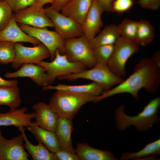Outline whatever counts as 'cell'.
Instances as JSON below:
<instances>
[{"instance_id":"9c48e42d","label":"cell","mask_w":160,"mask_h":160,"mask_svg":"<svg viewBox=\"0 0 160 160\" xmlns=\"http://www.w3.org/2000/svg\"><path fill=\"white\" fill-rule=\"evenodd\" d=\"M14 48L15 56L12 66L16 69L25 63L38 64L50 56L49 50L41 43L33 47H28L16 43Z\"/></svg>"},{"instance_id":"6da1fadb","label":"cell","mask_w":160,"mask_h":160,"mask_svg":"<svg viewBox=\"0 0 160 160\" xmlns=\"http://www.w3.org/2000/svg\"><path fill=\"white\" fill-rule=\"evenodd\" d=\"M159 67L148 58L141 59L135 65L133 73L126 79L115 87L104 91L95 96L93 101L97 102L115 95L127 93L137 100L139 91L144 89L149 93H154L158 89L160 83Z\"/></svg>"},{"instance_id":"ac0fdd59","label":"cell","mask_w":160,"mask_h":160,"mask_svg":"<svg viewBox=\"0 0 160 160\" xmlns=\"http://www.w3.org/2000/svg\"><path fill=\"white\" fill-rule=\"evenodd\" d=\"M73 131L72 119L59 116L55 133L61 149L76 153L71 139Z\"/></svg>"},{"instance_id":"4316f807","label":"cell","mask_w":160,"mask_h":160,"mask_svg":"<svg viewBox=\"0 0 160 160\" xmlns=\"http://www.w3.org/2000/svg\"><path fill=\"white\" fill-rule=\"evenodd\" d=\"M160 153V139L147 144L142 149L136 152H129L123 153L121 160L136 159L156 155Z\"/></svg>"},{"instance_id":"277c9868","label":"cell","mask_w":160,"mask_h":160,"mask_svg":"<svg viewBox=\"0 0 160 160\" xmlns=\"http://www.w3.org/2000/svg\"><path fill=\"white\" fill-rule=\"evenodd\" d=\"M57 78L59 80L70 81L81 79L89 80L100 85L103 91L110 89L124 80L113 73L108 64H99L89 70L86 69L78 73L60 76Z\"/></svg>"},{"instance_id":"4fadbf2b","label":"cell","mask_w":160,"mask_h":160,"mask_svg":"<svg viewBox=\"0 0 160 160\" xmlns=\"http://www.w3.org/2000/svg\"><path fill=\"white\" fill-rule=\"evenodd\" d=\"M4 76L7 78L28 77L37 85L42 87L49 84L45 69L41 66L33 63L23 64L17 71L7 72Z\"/></svg>"},{"instance_id":"e0dca14e","label":"cell","mask_w":160,"mask_h":160,"mask_svg":"<svg viewBox=\"0 0 160 160\" xmlns=\"http://www.w3.org/2000/svg\"><path fill=\"white\" fill-rule=\"evenodd\" d=\"M14 14L7 26L0 31V41H7L14 43L28 42L34 45L41 43L23 31L18 25Z\"/></svg>"},{"instance_id":"7c38bea8","label":"cell","mask_w":160,"mask_h":160,"mask_svg":"<svg viewBox=\"0 0 160 160\" xmlns=\"http://www.w3.org/2000/svg\"><path fill=\"white\" fill-rule=\"evenodd\" d=\"M22 133L11 140L4 137L0 129V160H28Z\"/></svg>"},{"instance_id":"ab89813d","label":"cell","mask_w":160,"mask_h":160,"mask_svg":"<svg viewBox=\"0 0 160 160\" xmlns=\"http://www.w3.org/2000/svg\"><path fill=\"white\" fill-rule=\"evenodd\" d=\"M151 59L156 65L160 67V52H155L153 55Z\"/></svg>"},{"instance_id":"4dcf8cb0","label":"cell","mask_w":160,"mask_h":160,"mask_svg":"<svg viewBox=\"0 0 160 160\" xmlns=\"http://www.w3.org/2000/svg\"><path fill=\"white\" fill-rule=\"evenodd\" d=\"M13 12L5 0H0V31L8 24L13 15Z\"/></svg>"},{"instance_id":"484cf974","label":"cell","mask_w":160,"mask_h":160,"mask_svg":"<svg viewBox=\"0 0 160 160\" xmlns=\"http://www.w3.org/2000/svg\"><path fill=\"white\" fill-rule=\"evenodd\" d=\"M154 36V29L148 21L141 19L138 21L135 40L137 44L146 46L153 41Z\"/></svg>"},{"instance_id":"7a4b0ae2","label":"cell","mask_w":160,"mask_h":160,"mask_svg":"<svg viewBox=\"0 0 160 160\" xmlns=\"http://www.w3.org/2000/svg\"><path fill=\"white\" fill-rule=\"evenodd\" d=\"M160 106V98L156 97L151 100L137 115L130 116L125 113L124 107L121 105L115 112L117 127L120 130H124L132 125L141 132L148 129L159 120L157 113Z\"/></svg>"},{"instance_id":"d590c367","label":"cell","mask_w":160,"mask_h":160,"mask_svg":"<svg viewBox=\"0 0 160 160\" xmlns=\"http://www.w3.org/2000/svg\"><path fill=\"white\" fill-rule=\"evenodd\" d=\"M71 0H54L50 7L54 10L60 12L62 8Z\"/></svg>"},{"instance_id":"7402d4cb","label":"cell","mask_w":160,"mask_h":160,"mask_svg":"<svg viewBox=\"0 0 160 160\" xmlns=\"http://www.w3.org/2000/svg\"><path fill=\"white\" fill-rule=\"evenodd\" d=\"M22 134L25 143L23 144L26 149L34 160H57L54 153L49 151L41 143L34 145L28 138L25 132L24 127L18 129Z\"/></svg>"},{"instance_id":"ffe728a7","label":"cell","mask_w":160,"mask_h":160,"mask_svg":"<svg viewBox=\"0 0 160 160\" xmlns=\"http://www.w3.org/2000/svg\"><path fill=\"white\" fill-rule=\"evenodd\" d=\"M27 128L37 141L41 143L50 152L55 153L61 149L55 132L41 128L33 121Z\"/></svg>"},{"instance_id":"836d02e7","label":"cell","mask_w":160,"mask_h":160,"mask_svg":"<svg viewBox=\"0 0 160 160\" xmlns=\"http://www.w3.org/2000/svg\"><path fill=\"white\" fill-rule=\"evenodd\" d=\"M57 160H79L76 153L65 150H60L54 153Z\"/></svg>"},{"instance_id":"d4e9b609","label":"cell","mask_w":160,"mask_h":160,"mask_svg":"<svg viewBox=\"0 0 160 160\" xmlns=\"http://www.w3.org/2000/svg\"><path fill=\"white\" fill-rule=\"evenodd\" d=\"M19 89L17 86H0V105L10 109L17 108L21 104Z\"/></svg>"},{"instance_id":"5bb4252c","label":"cell","mask_w":160,"mask_h":160,"mask_svg":"<svg viewBox=\"0 0 160 160\" xmlns=\"http://www.w3.org/2000/svg\"><path fill=\"white\" fill-rule=\"evenodd\" d=\"M103 11L97 0H93L91 7L81 26L83 35L89 41L96 36L103 26L101 15Z\"/></svg>"},{"instance_id":"74e56055","label":"cell","mask_w":160,"mask_h":160,"mask_svg":"<svg viewBox=\"0 0 160 160\" xmlns=\"http://www.w3.org/2000/svg\"><path fill=\"white\" fill-rule=\"evenodd\" d=\"M18 81L17 79L7 80L0 76V86H17Z\"/></svg>"},{"instance_id":"603a6c76","label":"cell","mask_w":160,"mask_h":160,"mask_svg":"<svg viewBox=\"0 0 160 160\" xmlns=\"http://www.w3.org/2000/svg\"><path fill=\"white\" fill-rule=\"evenodd\" d=\"M44 91L48 90H62L79 93H87L97 96L103 91L102 87L97 83L92 82L86 84L68 85L59 84L56 85L49 84L42 87Z\"/></svg>"},{"instance_id":"f35d334b","label":"cell","mask_w":160,"mask_h":160,"mask_svg":"<svg viewBox=\"0 0 160 160\" xmlns=\"http://www.w3.org/2000/svg\"><path fill=\"white\" fill-rule=\"evenodd\" d=\"M54 0H36L33 5L40 7H43V6L47 4H52Z\"/></svg>"},{"instance_id":"d6a6232c","label":"cell","mask_w":160,"mask_h":160,"mask_svg":"<svg viewBox=\"0 0 160 160\" xmlns=\"http://www.w3.org/2000/svg\"><path fill=\"white\" fill-rule=\"evenodd\" d=\"M13 12L33 5L36 0H5Z\"/></svg>"},{"instance_id":"30bf717a","label":"cell","mask_w":160,"mask_h":160,"mask_svg":"<svg viewBox=\"0 0 160 160\" xmlns=\"http://www.w3.org/2000/svg\"><path fill=\"white\" fill-rule=\"evenodd\" d=\"M46 12L53 24L55 31L65 40L83 35L81 26L71 18L50 7L45 8Z\"/></svg>"},{"instance_id":"2e32d148","label":"cell","mask_w":160,"mask_h":160,"mask_svg":"<svg viewBox=\"0 0 160 160\" xmlns=\"http://www.w3.org/2000/svg\"><path fill=\"white\" fill-rule=\"evenodd\" d=\"M27 109V107L11 108L5 113H0V126H13L18 129L27 127L32 123L34 117V112L26 113Z\"/></svg>"},{"instance_id":"1f68e13d","label":"cell","mask_w":160,"mask_h":160,"mask_svg":"<svg viewBox=\"0 0 160 160\" xmlns=\"http://www.w3.org/2000/svg\"><path fill=\"white\" fill-rule=\"evenodd\" d=\"M134 4L133 0H113L110 11L122 13L129 11Z\"/></svg>"},{"instance_id":"83f0119b","label":"cell","mask_w":160,"mask_h":160,"mask_svg":"<svg viewBox=\"0 0 160 160\" xmlns=\"http://www.w3.org/2000/svg\"><path fill=\"white\" fill-rule=\"evenodd\" d=\"M138 23V21L130 19H125L123 20L117 25L120 36L127 40L135 41Z\"/></svg>"},{"instance_id":"5b68a950","label":"cell","mask_w":160,"mask_h":160,"mask_svg":"<svg viewBox=\"0 0 160 160\" xmlns=\"http://www.w3.org/2000/svg\"><path fill=\"white\" fill-rule=\"evenodd\" d=\"M65 53L68 60L79 62L89 68L97 64L89 41L83 35L77 37L65 39Z\"/></svg>"},{"instance_id":"d6986e66","label":"cell","mask_w":160,"mask_h":160,"mask_svg":"<svg viewBox=\"0 0 160 160\" xmlns=\"http://www.w3.org/2000/svg\"><path fill=\"white\" fill-rule=\"evenodd\" d=\"M93 0H71L62 9L61 13L82 26Z\"/></svg>"},{"instance_id":"ba28073f","label":"cell","mask_w":160,"mask_h":160,"mask_svg":"<svg viewBox=\"0 0 160 160\" xmlns=\"http://www.w3.org/2000/svg\"><path fill=\"white\" fill-rule=\"evenodd\" d=\"M19 25L25 33L38 40L47 48L50 54L51 61L54 58L57 50L61 54H64V39L56 31L49 30L47 28H36L20 24Z\"/></svg>"},{"instance_id":"f546056e","label":"cell","mask_w":160,"mask_h":160,"mask_svg":"<svg viewBox=\"0 0 160 160\" xmlns=\"http://www.w3.org/2000/svg\"><path fill=\"white\" fill-rule=\"evenodd\" d=\"M15 43L0 41V63L6 64L12 63L15 57Z\"/></svg>"},{"instance_id":"52a82bcc","label":"cell","mask_w":160,"mask_h":160,"mask_svg":"<svg viewBox=\"0 0 160 160\" xmlns=\"http://www.w3.org/2000/svg\"><path fill=\"white\" fill-rule=\"evenodd\" d=\"M138 46L135 41L127 40L120 36L114 44L108 63L111 71L120 77H124L126 63L132 55L138 51Z\"/></svg>"},{"instance_id":"9a60e30c","label":"cell","mask_w":160,"mask_h":160,"mask_svg":"<svg viewBox=\"0 0 160 160\" xmlns=\"http://www.w3.org/2000/svg\"><path fill=\"white\" fill-rule=\"evenodd\" d=\"M34 110L35 123L41 128L55 132L59 117L49 104L40 102L32 107Z\"/></svg>"},{"instance_id":"44dd1931","label":"cell","mask_w":160,"mask_h":160,"mask_svg":"<svg viewBox=\"0 0 160 160\" xmlns=\"http://www.w3.org/2000/svg\"><path fill=\"white\" fill-rule=\"evenodd\" d=\"M75 151L80 160H117L111 152L95 148L86 143H77Z\"/></svg>"},{"instance_id":"8fae6325","label":"cell","mask_w":160,"mask_h":160,"mask_svg":"<svg viewBox=\"0 0 160 160\" xmlns=\"http://www.w3.org/2000/svg\"><path fill=\"white\" fill-rule=\"evenodd\" d=\"M14 15L19 24L39 28L54 27L43 7L33 5L14 12Z\"/></svg>"},{"instance_id":"e575fe53","label":"cell","mask_w":160,"mask_h":160,"mask_svg":"<svg viewBox=\"0 0 160 160\" xmlns=\"http://www.w3.org/2000/svg\"><path fill=\"white\" fill-rule=\"evenodd\" d=\"M137 3L143 8L153 10L157 9L160 6V0H139Z\"/></svg>"},{"instance_id":"8d00e7d4","label":"cell","mask_w":160,"mask_h":160,"mask_svg":"<svg viewBox=\"0 0 160 160\" xmlns=\"http://www.w3.org/2000/svg\"><path fill=\"white\" fill-rule=\"evenodd\" d=\"M103 11H110L112 3L113 0H97Z\"/></svg>"},{"instance_id":"f1b7e54d","label":"cell","mask_w":160,"mask_h":160,"mask_svg":"<svg viewBox=\"0 0 160 160\" xmlns=\"http://www.w3.org/2000/svg\"><path fill=\"white\" fill-rule=\"evenodd\" d=\"M114 44L102 45L93 49L97 64H108L112 53Z\"/></svg>"},{"instance_id":"3957f363","label":"cell","mask_w":160,"mask_h":160,"mask_svg":"<svg viewBox=\"0 0 160 160\" xmlns=\"http://www.w3.org/2000/svg\"><path fill=\"white\" fill-rule=\"evenodd\" d=\"M56 90L51 97L49 104L59 116L71 119L83 105L93 102L95 96L87 93Z\"/></svg>"},{"instance_id":"cb8c5ba5","label":"cell","mask_w":160,"mask_h":160,"mask_svg":"<svg viewBox=\"0 0 160 160\" xmlns=\"http://www.w3.org/2000/svg\"><path fill=\"white\" fill-rule=\"evenodd\" d=\"M120 36L117 25H108L105 26L97 36L89 42L93 49L102 45L114 44Z\"/></svg>"},{"instance_id":"8992f818","label":"cell","mask_w":160,"mask_h":160,"mask_svg":"<svg viewBox=\"0 0 160 160\" xmlns=\"http://www.w3.org/2000/svg\"><path fill=\"white\" fill-rule=\"evenodd\" d=\"M37 65L45 69L49 84H52L56 78L78 73L87 68L81 63L69 61L65 54H61L58 50L53 60L49 62L42 61Z\"/></svg>"}]
</instances>
